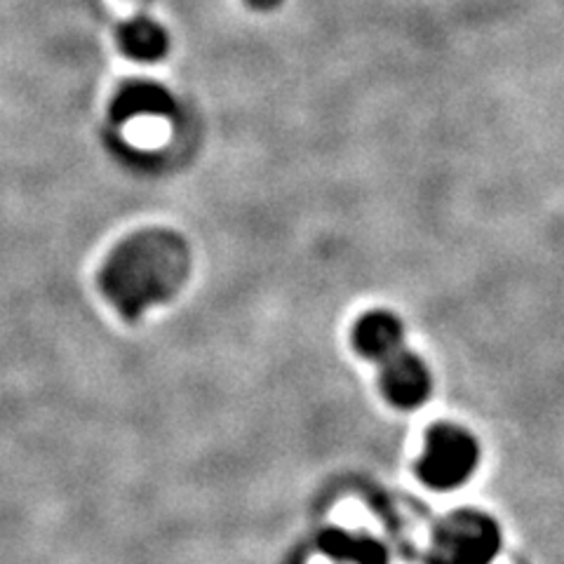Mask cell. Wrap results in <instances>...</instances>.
<instances>
[{
	"instance_id": "obj_1",
	"label": "cell",
	"mask_w": 564,
	"mask_h": 564,
	"mask_svg": "<svg viewBox=\"0 0 564 564\" xmlns=\"http://www.w3.org/2000/svg\"><path fill=\"white\" fill-rule=\"evenodd\" d=\"M188 275L186 240L167 228H147L118 242L99 271V288L122 317L137 321L151 306L170 302Z\"/></svg>"
},
{
	"instance_id": "obj_2",
	"label": "cell",
	"mask_w": 564,
	"mask_h": 564,
	"mask_svg": "<svg viewBox=\"0 0 564 564\" xmlns=\"http://www.w3.org/2000/svg\"><path fill=\"white\" fill-rule=\"evenodd\" d=\"M478 458V443L468 431L452 426V423H440L429 431L426 452L419 462V475L433 489H454L470 478Z\"/></svg>"
},
{
	"instance_id": "obj_3",
	"label": "cell",
	"mask_w": 564,
	"mask_h": 564,
	"mask_svg": "<svg viewBox=\"0 0 564 564\" xmlns=\"http://www.w3.org/2000/svg\"><path fill=\"white\" fill-rule=\"evenodd\" d=\"M499 543V529L487 516L458 510L437 529L431 564H489Z\"/></svg>"
},
{
	"instance_id": "obj_4",
	"label": "cell",
	"mask_w": 564,
	"mask_h": 564,
	"mask_svg": "<svg viewBox=\"0 0 564 564\" xmlns=\"http://www.w3.org/2000/svg\"><path fill=\"white\" fill-rule=\"evenodd\" d=\"M381 386L386 398L402 410L419 408L431 395V375L419 356L408 350H398L395 356L383 360Z\"/></svg>"
},
{
	"instance_id": "obj_5",
	"label": "cell",
	"mask_w": 564,
	"mask_h": 564,
	"mask_svg": "<svg viewBox=\"0 0 564 564\" xmlns=\"http://www.w3.org/2000/svg\"><path fill=\"white\" fill-rule=\"evenodd\" d=\"M111 120L122 126L137 118H172L176 101L167 87L153 80H130L111 99Z\"/></svg>"
},
{
	"instance_id": "obj_6",
	"label": "cell",
	"mask_w": 564,
	"mask_h": 564,
	"mask_svg": "<svg viewBox=\"0 0 564 564\" xmlns=\"http://www.w3.org/2000/svg\"><path fill=\"white\" fill-rule=\"evenodd\" d=\"M404 329L393 313L372 311L365 313L356 329H352V344L369 360H386L395 356L402 348Z\"/></svg>"
},
{
	"instance_id": "obj_7",
	"label": "cell",
	"mask_w": 564,
	"mask_h": 564,
	"mask_svg": "<svg viewBox=\"0 0 564 564\" xmlns=\"http://www.w3.org/2000/svg\"><path fill=\"white\" fill-rule=\"evenodd\" d=\"M118 45L134 62H161L170 50L167 31L149 17H132L118 26Z\"/></svg>"
},
{
	"instance_id": "obj_8",
	"label": "cell",
	"mask_w": 564,
	"mask_h": 564,
	"mask_svg": "<svg viewBox=\"0 0 564 564\" xmlns=\"http://www.w3.org/2000/svg\"><path fill=\"white\" fill-rule=\"evenodd\" d=\"M247 6H250L252 10H261V12H267V10H273V8H278L282 0H245Z\"/></svg>"
}]
</instances>
